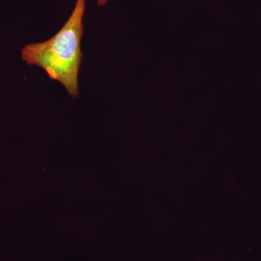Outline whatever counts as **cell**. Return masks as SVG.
Listing matches in <instances>:
<instances>
[{"label": "cell", "instance_id": "7a4b0ae2", "mask_svg": "<svg viewBox=\"0 0 261 261\" xmlns=\"http://www.w3.org/2000/svg\"><path fill=\"white\" fill-rule=\"evenodd\" d=\"M108 2V0H97L98 6H104Z\"/></svg>", "mask_w": 261, "mask_h": 261}, {"label": "cell", "instance_id": "6da1fadb", "mask_svg": "<svg viewBox=\"0 0 261 261\" xmlns=\"http://www.w3.org/2000/svg\"><path fill=\"white\" fill-rule=\"evenodd\" d=\"M86 2L76 0L71 15L54 37L45 42L27 44L21 51L27 64L42 68L51 80L63 84L73 98L80 95L78 76L83 58L81 42Z\"/></svg>", "mask_w": 261, "mask_h": 261}]
</instances>
